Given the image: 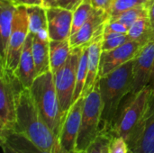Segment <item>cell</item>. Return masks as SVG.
Masks as SVG:
<instances>
[{"label": "cell", "instance_id": "8fae6325", "mask_svg": "<svg viewBox=\"0 0 154 153\" xmlns=\"http://www.w3.org/2000/svg\"><path fill=\"white\" fill-rule=\"evenodd\" d=\"M143 47V44L135 41H129L114 50L103 51L100 59L98 78L111 73L120 66L135 59Z\"/></svg>", "mask_w": 154, "mask_h": 153}, {"label": "cell", "instance_id": "ba28073f", "mask_svg": "<svg viewBox=\"0 0 154 153\" xmlns=\"http://www.w3.org/2000/svg\"><path fill=\"white\" fill-rule=\"evenodd\" d=\"M29 32L30 29L27 7L24 5H19L16 7L13 18L12 31L9 40L5 64V66L1 67H4L13 72L16 70Z\"/></svg>", "mask_w": 154, "mask_h": 153}, {"label": "cell", "instance_id": "1f68e13d", "mask_svg": "<svg viewBox=\"0 0 154 153\" xmlns=\"http://www.w3.org/2000/svg\"><path fill=\"white\" fill-rule=\"evenodd\" d=\"M90 2L94 8L104 10L108 14V11L110 10L115 0H90Z\"/></svg>", "mask_w": 154, "mask_h": 153}, {"label": "cell", "instance_id": "d4e9b609", "mask_svg": "<svg viewBox=\"0 0 154 153\" xmlns=\"http://www.w3.org/2000/svg\"><path fill=\"white\" fill-rule=\"evenodd\" d=\"M94 7L90 2V0H84L74 11H73V18H72V27H71V34L77 32L88 21L90 17L91 14L94 11Z\"/></svg>", "mask_w": 154, "mask_h": 153}, {"label": "cell", "instance_id": "3957f363", "mask_svg": "<svg viewBox=\"0 0 154 153\" xmlns=\"http://www.w3.org/2000/svg\"><path fill=\"white\" fill-rule=\"evenodd\" d=\"M30 90L42 117L59 138L64 115L61 112L51 70L37 76Z\"/></svg>", "mask_w": 154, "mask_h": 153}, {"label": "cell", "instance_id": "8992f818", "mask_svg": "<svg viewBox=\"0 0 154 153\" xmlns=\"http://www.w3.org/2000/svg\"><path fill=\"white\" fill-rule=\"evenodd\" d=\"M24 87L14 72L1 67L0 75V129L14 130L16 123L17 98Z\"/></svg>", "mask_w": 154, "mask_h": 153}, {"label": "cell", "instance_id": "cb8c5ba5", "mask_svg": "<svg viewBox=\"0 0 154 153\" xmlns=\"http://www.w3.org/2000/svg\"><path fill=\"white\" fill-rule=\"evenodd\" d=\"M149 7L150 6H139L129 9L108 20L118 22L129 29L136 21L144 17H149Z\"/></svg>", "mask_w": 154, "mask_h": 153}, {"label": "cell", "instance_id": "484cf974", "mask_svg": "<svg viewBox=\"0 0 154 153\" xmlns=\"http://www.w3.org/2000/svg\"><path fill=\"white\" fill-rule=\"evenodd\" d=\"M152 1L153 0H115L108 11L109 19L129 9L139 6H150Z\"/></svg>", "mask_w": 154, "mask_h": 153}, {"label": "cell", "instance_id": "f546056e", "mask_svg": "<svg viewBox=\"0 0 154 153\" xmlns=\"http://www.w3.org/2000/svg\"><path fill=\"white\" fill-rule=\"evenodd\" d=\"M129 29L116 21H109L107 20L104 25V32H116V33H128Z\"/></svg>", "mask_w": 154, "mask_h": 153}, {"label": "cell", "instance_id": "5b68a950", "mask_svg": "<svg viewBox=\"0 0 154 153\" xmlns=\"http://www.w3.org/2000/svg\"><path fill=\"white\" fill-rule=\"evenodd\" d=\"M102 111L103 104L97 80L94 88L84 99L81 124L76 145V153L86 151L101 133Z\"/></svg>", "mask_w": 154, "mask_h": 153}, {"label": "cell", "instance_id": "2e32d148", "mask_svg": "<svg viewBox=\"0 0 154 153\" xmlns=\"http://www.w3.org/2000/svg\"><path fill=\"white\" fill-rule=\"evenodd\" d=\"M0 136L4 153H52L39 148L14 130H2Z\"/></svg>", "mask_w": 154, "mask_h": 153}, {"label": "cell", "instance_id": "d6986e66", "mask_svg": "<svg viewBox=\"0 0 154 153\" xmlns=\"http://www.w3.org/2000/svg\"><path fill=\"white\" fill-rule=\"evenodd\" d=\"M49 43L48 33H37L33 35L32 55L37 76L51 70Z\"/></svg>", "mask_w": 154, "mask_h": 153}, {"label": "cell", "instance_id": "44dd1931", "mask_svg": "<svg viewBox=\"0 0 154 153\" xmlns=\"http://www.w3.org/2000/svg\"><path fill=\"white\" fill-rule=\"evenodd\" d=\"M29 17V29L32 34L48 33L46 7L43 5H26Z\"/></svg>", "mask_w": 154, "mask_h": 153}, {"label": "cell", "instance_id": "7a4b0ae2", "mask_svg": "<svg viewBox=\"0 0 154 153\" xmlns=\"http://www.w3.org/2000/svg\"><path fill=\"white\" fill-rule=\"evenodd\" d=\"M134 59L120 66L111 73L98 78V86L103 104L101 131H110L117 112L134 86Z\"/></svg>", "mask_w": 154, "mask_h": 153}, {"label": "cell", "instance_id": "6da1fadb", "mask_svg": "<svg viewBox=\"0 0 154 153\" xmlns=\"http://www.w3.org/2000/svg\"><path fill=\"white\" fill-rule=\"evenodd\" d=\"M14 130L42 150L52 153H68L62 149L59 138L42 117L30 88H23L18 96Z\"/></svg>", "mask_w": 154, "mask_h": 153}, {"label": "cell", "instance_id": "277c9868", "mask_svg": "<svg viewBox=\"0 0 154 153\" xmlns=\"http://www.w3.org/2000/svg\"><path fill=\"white\" fill-rule=\"evenodd\" d=\"M151 92V88L145 87L136 94H130L128 100L121 105L109 131L112 137H123L130 142L143 118Z\"/></svg>", "mask_w": 154, "mask_h": 153}, {"label": "cell", "instance_id": "4316f807", "mask_svg": "<svg viewBox=\"0 0 154 153\" xmlns=\"http://www.w3.org/2000/svg\"><path fill=\"white\" fill-rule=\"evenodd\" d=\"M132 41L127 33H116L103 32L102 51H108L114 50L125 42Z\"/></svg>", "mask_w": 154, "mask_h": 153}, {"label": "cell", "instance_id": "ac0fdd59", "mask_svg": "<svg viewBox=\"0 0 154 153\" xmlns=\"http://www.w3.org/2000/svg\"><path fill=\"white\" fill-rule=\"evenodd\" d=\"M17 5L12 0H0V42L1 66H5L9 40L12 31L13 18Z\"/></svg>", "mask_w": 154, "mask_h": 153}, {"label": "cell", "instance_id": "52a82bcc", "mask_svg": "<svg viewBox=\"0 0 154 153\" xmlns=\"http://www.w3.org/2000/svg\"><path fill=\"white\" fill-rule=\"evenodd\" d=\"M81 50L82 46L71 49L70 54L66 62L53 74L55 87L64 117L73 104L77 72Z\"/></svg>", "mask_w": 154, "mask_h": 153}, {"label": "cell", "instance_id": "4fadbf2b", "mask_svg": "<svg viewBox=\"0 0 154 153\" xmlns=\"http://www.w3.org/2000/svg\"><path fill=\"white\" fill-rule=\"evenodd\" d=\"M48 35L53 41L69 39L71 35L73 12L58 6L46 7Z\"/></svg>", "mask_w": 154, "mask_h": 153}, {"label": "cell", "instance_id": "5bb4252c", "mask_svg": "<svg viewBox=\"0 0 154 153\" xmlns=\"http://www.w3.org/2000/svg\"><path fill=\"white\" fill-rule=\"evenodd\" d=\"M108 19L109 15L106 11L95 8L84 25L77 32L70 35L69 39L70 48L74 49L89 43L97 34L104 30V25Z\"/></svg>", "mask_w": 154, "mask_h": 153}, {"label": "cell", "instance_id": "f1b7e54d", "mask_svg": "<svg viewBox=\"0 0 154 153\" xmlns=\"http://www.w3.org/2000/svg\"><path fill=\"white\" fill-rule=\"evenodd\" d=\"M108 153H130L128 142L123 137H112Z\"/></svg>", "mask_w": 154, "mask_h": 153}, {"label": "cell", "instance_id": "e0dca14e", "mask_svg": "<svg viewBox=\"0 0 154 153\" xmlns=\"http://www.w3.org/2000/svg\"><path fill=\"white\" fill-rule=\"evenodd\" d=\"M33 35L34 34H32V32H29L20 57L18 67L14 71V74L20 80L22 85L26 88L31 87L34 79L37 77L32 55Z\"/></svg>", "mask_w": 154, "mask_h": 153}, {"label": "cell", "instance_id": "7c38bea8", "mask_svg": "<svg viewBox=\"0 0 154 153\" xmlns=\"http://www.w3.org/2000/svg\"><path fill=\"white\" fill-rule=\"evenodd\" d=\"M154 65V37L143 45L134 64V86L131 94H136L149 86Z\"/></svg>", "mask_w": 154, "mask_h": 153}, {"label": "cell", "instance_id": "83f0119b", "mask_svg": "<svg viewBox=\"0 0 154 153\" xmlns=\"http://www.w3.org/2000/svg\"><path fill=\"white\" fill-rule=\"evenodd\" d=\"M111 139L112 135L108 132L101 131L97 139L87 148V150L80 153H108Z\"/></svg>", "mask_w": 154, "mask_h": 153}, {"label": "cell", "instance_id": "8d00e7d4", "mask_svg": "<svg viewBox=\"0 0 154 153\" xmlns=\"http://www.w3.org/2000/svg\"><path fill=\"white\" fill-rule=\"evenodd\" d=\"M12 1H13L14 3H15V2H16V0H12Z\"/></svg>", "mask_w": 154, "mask_h": 153}, {"label": "cell", "instance_id": "603a6c76", "mask_svg": "<svg viewBox=\"0 0 154 153\" xmlns=\"http://www.w3.org/2000/svg\"><path fill=\"white\" fill-rule=\"evenodd\" d=\"M88 43L82 46L81 55L79 58V68L77 72V82L73 96V103L78 100L83 94L86 79L88 76Z\"/></svg>", "mask_w": 154, "mask_h": 153}, {"label": "cell", "instance_id": "d590c367", "mask_svg": "<svg viewBox=\"0 0 154 153\" xmlns=\"http://www.w3.org/2000/svg\"><path fill=\"white\" fill-rule=\"evenodd\" d=\"M56 1H58V0H45V2H44V4H43V6H45V7L51 6Z\"/></svg>", "mask_w": 154, "mask_h": 153}, {"label": "cell", "instance_id": "7402d4cb", "mask_svg": "<svg viewBox=\"0 0 154 153\" xmlns=\"http://www.w3.org/2000/svg\"><path fill=\"white\" fill-rule=\"evenodd\" d=\"M127 34L132 41H135L143 45L146 44L154 37L150 18L144 17L136 21L129 28Z\"/></svg>", "mask_w": 154, "mask_h": 153}, {"label": "cell", "instance_id": "ffe728a7", "mask_svg": "<svg viewBox=\"0 0 154 153\" xmlns=\"http://www.w3.org/2000/svg\"><path fill=\"white\" fill-rule=\"evenodd\" d=\"M49 46L51 70L54 74L68 60L71 51V48L69 39L63 41L51 40Z\"/></svg>", "mask_w": 154, "mask_h": 153}, {"label": "cell", "instance_id": "836d02e7", "mask_svg": "<svg viewBox=\"0 0 154 153\" xmlns=\"http://www.w3.org/2000/svg\"><path fill=\"white\" fill-rule=\"evenodd\" d=\"M149 18L152 23V28L154 32V0L152 2L150 7H149Z\"/></svg>", "mask_w": 154, "mask_h": 153}, {"label": "cell", "instance_id": "9a60e30c", "mask_svg": "<svg viewBox=\"0 0 154 153\" xmlns=\"http://www.w3.org/2000/svg\"><path fill=\"white\" fill-rule=\"evenodd\" d=\"M103 32L97 34L88 43V76L84 87L82 96H86L95 87L98 80L99 65L102 54Z\"/></svg>", "mask_w": 154, "mask_h": 153}, {"label": "cell", "instance_id": "e575fe53", "mask_svg": "<svg viewBox=\"0 0 154 153\" xmlns=\"http://www.w3.org/2000/svg\"><path fill=\"white\" fill-rule=\"evenodd\" d=\"M152 91H154V65L152 68V76H151V79H150V83L148 86Z\"/></svg>", "mask_w": 154, "mask_h": 153}, {"label": "cell", "instance_id": "30bf717a", "mask_svg": "<svg viewBox=\"0 0 154 153\" xmlns=\"http://www.w3.org/2000/svg\"><path fill=\"white\" fill-rule=\"evenodd\" d=\"M85 96L76 100L66 114L59 135L60 146L68 153H76L77 140L81 124L82 110Z\"/></svg>", "mask_w": 154, "mask_h": 153}, {"label": "cell", "instance_id": "4dcf8cb0", "mask_svg": "<svg viewBox=\"0 0 154 153\" xmlns=\"http://www.w3.org/2000/svg\"><path fill=\"white\" fill-rule=\"evenodd\" d=\"M83 1L84 0H58L51 6H58L73 12Z\"/></svg>", "mask_w": 154, "mask_h": 153}, {"label": "cell", "instance_id": "9c48e42d", "mask_svg": "<svg viewBox=\"0 0 154 153\" xmlns=\"http://www.w3.org/2000/svg\"><path fill=\"white\" fill-rule=\"evenodd\" d=\"M128 145L130 153H154V91L151 92L143 118Z\"/></svg>", "mask_w": 154, "mask_h": 153}, {"label": "cell", "instance_id": "d6a6232c", "mask_svg": "<svg viewBox=\"0 0 154 153\" xmlns=\"http://www.w3.org/2000/svg\"><path fill=\"white\" fill-rule=\"evenodd\" d=\"M45 0H16L14 3L16 5H43Z\"/></svg>", "mask_w": 154, "mask_h": 153}]
</instances>
